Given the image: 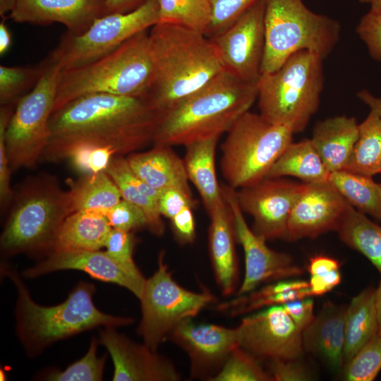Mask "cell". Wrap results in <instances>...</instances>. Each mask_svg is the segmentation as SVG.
<instances>
[{"instance_id": "6da1fadb", "label": "cell", "mask_w": 381, "mask_h": 381, "mask_svg": "<svg viewBox=\"0 0 381 381\" xmlns=\"http://www.w3.org/2000/svg\"><path fill=\"white\" fill-rule=\"evenodd\" d=\"M158 120V114L144 97L107 93L80 96L53 111L41 159H65L80 144L107 147L116 156L130 155L152 143Z\"/></svg>"}, {"instance_id": "7a4b0ae2", "label": "cell", "mask_w": 381, "mask_h": 381, "mask_svg": "<svg viewBox=\"0 0 381 381\" xmlns=\"http://www.w3.org/2000/svg\"><path fill=\"white\" fill-rule=\"evenodd\" d=\"M149 36L155 71L144 98L159 118L224 69L215 44L202 32L159 23Z\"/></svg>"}, {"instance_id": "3957f363", "label": "cell", "mask_w": 381, "mask_h": 381, "mask_svg": "<svg viewBox=\"0 0 381 381\" xmlns=\"http://www.w3.org/2000/svg\"><path fill=\"white\" fill-rule=\"evenodd\" d=\"M258 97V83L223 70L202 87L162 114L154 145L176 146L220 137L249 111Z\"/></svg>"}, {"instance_id": "277c9868", "label": "cell", "mask_w": 381, "mask_h": 381, "mask_svg": "<svg viewBox=\"0 0 381 381\" xmlns=\"http://www.w3.org/2000/svg\"><path fill=\"white\" fill-rule=\"evenodd\" d=\"M1 272L16 287V331L30 357L37 356L52 344L85 331L99 327L126 326L134 321L130 317L99 310L93 302L95 286L90 282H78L64 301L44 306L33 301L16 270L2 265Z\"/></svg>"}, {"instance_id": "5b68a950", "label": "cell", "mask_w": 381, "mask_h": 381, "mask_svg": "<svg viewBox=\"0 0 381 381\" xmlns=\"http://www.w3.org/2000/svg\"><path fill=\"white\" fill-rule=\"evenodd\" d=\"M154 71L150 36L146 30L94 62L62 71L53 111L88 94L144 97L152 83Z\"/></svg>"}, {"instance_id": "8992f818", "label": "cell", "mask_w": 381, "mask_h": 381, "mask_svg": "<svg viewBox=\"0 0 381 381\" xmlns=\"http://www.w3.org/2000/svg\"><path fill=\"white\" fill-rule=\"evenodd\" d=\"M12 201L0 237L1 253L47 256L63 222L73 213L68 191L54 177L43 175L24 185Z\"/></svg>"}, {"instance_id": "52a82bcc", "label": "cell", "mask_w": 381, "mask_h": 381, "mask_svg": "<svg viewBox=\"0 0 381 381\" xmlns=\"http://www.w3.org/2000/svg\"><path fill=\"white\" fill-rule=\"evenodd\" d=\"M323 59L306 50L291 55L258 82L260 114L294 133L302 132L320 105L324 87Z\"/></svg>"}, {"instance_id": "ba28073f", "label": "cell", "mask_w": 381, "mask_h": 381, "mask_svg": "<svg viewBox=\"0 0 381 381\" xmlns=\"http://www.w3.org/2000/svg\"><path fill=\"white\" fill-rule=\"evenodd\" d=\"M265 34L261 75L276 71L300 51L326 59L339 41L341 25L311 11L303 0H265Z\"/></svg>"}, {"instance_id": "9c48e42d", "label": "cell", "mask_w": 381, "mask_h": 381, "mask_svg": "<svg viewBox=\"0 0 381 381\" xmlns=\"http://www.w3.org/2000/svg\"><path fill=\"white\" fill-rule=\"evenodd\" d=\"M226 133L221 145L220 169L226 184L235 190L265 178L292 143L294 134L287 127L271 123L250 111Z\"/></svg>"}, {"instance_id": "30bf717a", "label": "cell", "mask_w": 381, "mask_h": 381, "mask_svg": "<svg viewBox=\"0 0 381 381\" xmlns=\"http://www.w3.org/2000/svg\"><path fill=\"white\" fill-rule=\"evenodd\" d=\"M40 65L38 82L17 103L6 131V149L11 171L35 167L49 138V120L62 69L51 53Z\"/></svg>"}, {"instance_id": "8fae6325", "label": "cell", "mask_w": 381, "mask_h": 381, "mask_svg": "<svg viewBox=\"0 0 381 381\" xmlns=\"http://www.w3.org/2000/svg\"><path fill=\"white\" fill-rule=\"evenodd\" d=\"M164 253L159 254L157 269L146 279L141 303V320L138 334L153 350L168 339L181 321L193 318L207 305L216 301L208 290L195 292L179 285L165 263Z\"/></svg>"}, {"instance_id": "7c38bea8", "label": "cell", "mask_w": 381, "mask_h": 381, "mask_svg": "<svg viewBox=\"0 0 381 381\" xmlns=\"http://www.w3.org/2000/svg\"><path fill=\"white\" fill-rule=\"evenodd\" d=\"M159 23L157 0H147L125 13L105 14L83 34L66 31L51 54L62 71L94 62L114 52L136 34Z\"/></svg>"}, {"instance_id": "4fadbf2b", "label": "cell", "mask_w": 381, "mask_h": 381, "mask_svg": "<svg viewBox=\"0 0 381 381\" xmlns=\"http://www.w3.org/2000/svg\"><path fill=\"white\" fill-rule=\"evenodd\" d=\"M265 0H260L226 29L210 38L215 44L223 69L238 78L258 83L265 54Z\"/></svg>"}, {"instance_id": "5bb4252c", "label": "cell", "mask_w": 381, "mask_h": 381, "mask_svg": "<svg viewBox=\"0 0 381 381\" xmlns=\"http://www.w3.org/2000/svg\"><path fill=\"white\" fill-rule=\"evenodd\" d=\"M221 188L222 195L232 212L236 240L244 252V277L236 296L248 294L265 282L301 275L303 270L294 262L291 255L270 248L266 241L248 226L238 203L236 190L226 184Z\"/></svg>"}, {"instance_id": "9a60e30c", "label": "cell", "mask_w": 381, "mask_h": 381, "mask_svg": "<svg viewBox=\"0 0 381 381\" xmlns=\"http://www.w3.org/2000/svg\"><path fill=\"white\" fill-rule=\"evenodd\" d=\"M303 183L265 177L236 190L240 208L253 218V231L265 241L286 240L287 225Z\"/></svg>"}, {"instance_id": "2e32d148", "label": "cell", "mask_w": 381, "mask_h": 381, "mask_svg": "<svg viewBox=\"0 0 381 381\" xmlns=\"http://www.w3.org/2000/svg\"><path fill=\"white\" fill-rule=\"evenodd\" d=\"M238 346L261 358H298L303 350L302 331L282 305L244 317L236 327Z\"/></svg>"}, {"instance_id": "e0dca14e", "label": "cell", "mask_w": 381, "mask_h": 381, "mask_svg": "<svg viewBox=\"0 0 381 381\" xmlns=\"http://www.w3.org/2000/svg\"><path fill=\"white\" fill-rule=\"evenodd\" d=\"M168 339L187 353L191 377L210 381L219 373L231 351L238 346L236 327L198 323L193 318L179 322Z\"/></svg>"}, {"instance_id": "ac0fdd59", "label": "cell", "mask_w": 381, "mask_h": 381, "mask_svg": "<svg viewBox=\"0 0 381 381\" xmlns=\"http://www.w3.org/2000/svg\"><path fill=\"white\" fill-rule=\"evenodd\" d=\"M99 343L108 351L114 365V381H179L181 375L167 356L145 344L137 343L114 327L101 330Z\"/></svg>"}, {"instance_id": "d6986e66", "label": "cell", "mask_w": 381, "mask_h": 381, "mask_svg": "<svg viewBox=\"0 0 381 381\" xmlns=\"http://www.w3.org/2000/svg\"><path fill=\"white\" fill-rule=\"evenodd\" d=\"M349 204L329 181L303 183L289 218L286 240L336 231Z\"/></svg>"}, {"instance_id": "ffe728a7", "label": "cell", "mask_w": 381, "mask_h": 381, "mask_svg": "<svg viewBox=\"0 0 381 381\" xmlns=\"http://www.w3.org/2000/svg\"><path fill=\"white\" fill-rule=\"evenodd\" d=\"M75 270L86 272L92 278L113 283L130 291L140 299L146 279H138L118 264L106 251L64 250L52 252L46 258L23 272L31 279L52 272Z\"/></svg>"}, {"instance_id": "44dd1931", "label": "cell", "mask_w": 381, "mask_h": 381, "mask_svg": "<svg viewBox=\"0 0 381 381\" xmlns=\"http://www.w3.org/2000/svg\"><path fill=\"white\" fill-rule=\"evenodd\" d=\"M105 14L106 0H18L8 18L38 25L59 23L80 35Z\"/></svg>"}, {"instance_id": "7402d4cb", "label": "cell", "mask_w": 381, "mask_h": 381, "mask_svg": "<svg viewBox=\"0 0 381 381\" xmlns=\"http://www.w3.org/2000/svg\"><path fill=\"white\" fill-rule=\"evenodd\" d=\"M208 215V246L213 273L222 294L229 296L235 292L238 282L232 212L223 197Z\"/></svg>"}, {"instance_id": "603a6c76", "label": "cell", "mask_w": 381, "mask_h": 381, "mask_svg": "<svg viewBox=\"0 0 381 381\" xmlns=\"http://www.w3.org/2000/svg\"><path fill=\"white\" fill-rule=\"evenodd\" d=\"M347 306L326 302L312 323L302 331L303 350L320 358L331 370L344 365V323Z\"/></svg>"}, {"instance_id": "cb8c5ba5", "label": "cell", "mask_w": 381, "mask_h": 381, "mask_svg": "<svg viewBox=\"0 0 381 381\" xmlns=\"http://www.w3.org/2000/svg\"><path fill=\"white\" fill-rule=\"evenodd\" d=\"M126 159L133 173L157 191L174 188L192 194L183 160L172 147L154 145L150 150L133 152Z\"/></svg>"}, {"instance_id": "d4e9b609", "label": "cell", "mask_w": 381, "mask_h": 381, "mask_svg": "<svg viewBox=\"0 0 381 381\" xmlns=\"http://www.w3.org/2000/svg\"><path fill=\"white\" fill-rule=\"evenodd\" d=\"M356 119L345 115L316 123L310 139L329 172L344 170L358 138Z\"/></svg>"}, {"instance_id": "484cf974", "label": "cell", "mask_w": 381, "mask_h": 381, "mask_svg": "<svg viewBox=\"0 0 381 381\" xmlns=\"http://www.w3.org/2000/svg\"><path fill=\"white\" fill-rule=\"evenodd\" d=\"M219 137L185 145L183 158L188 181L196 188L207 214L223 200L215 167V152Z\"/></svg>"}, {"instance_id": "4316f807", "label": "cell", "mask_w": 381, "mask_h": 381, "mask_svg": "<svg viewBox=\"0 0 381 381\" xmlns=\"http://www.w3.org/2000/svg\"><path fill=\"white\" fill-rule=\"evenodd\" d=\"M111 229L101 212L86 210L73 212L61 226L51 253L100 250L104 247Z\"/></svg>"}, {"instance_id": "83f0119b", "label": "cell", "mask_w": 381, "mask_h": 381, "mask_svg": "<svg viewBox=\"0 0 381 381\" xmlns=\"http://www.w3.org/2000/svg\"><path fill=\"white\" fill-rule=\"evenodd\" d=\"M105 171L117 186L122 199L143 211L147 219V229L154 235L162 236L165 226L158 208L159 192L140 179L123 156L113 157Z\"/></svg>"}, {"instance_id": "f1b7e54d", "label": "cell", "mask_w": 381, "mask_h": 381, "mask_svg": "<svg viewBox=\"0 0 381 381\" xmlns=\"http://www.w3.org/2000/svg\"><path fill=\"white\" fill-rule=\"evenodd\" d=\"M375 289L367 288L346 307L344 323V365L377 334Z\"/></svg>"}, {"instance_id": "f546056e", "label": "cell", "mask_w": 381, "mask_h": 381, "mask_svg": "<svg viewBox=\"0 0 381 381\" xmlns=\"http://www.w3.org/2000/svg\"><path fill=\"white\" fill-rule=\"evenodd\" d=\"M311 296L308 282L282 279L220 303L217 309L226 315L237 316L264 307L282 305L290 301Z\"/></svg>"}, {"instance_id": "4dcf8cb0", "label": "cell", "mask_w": 381, "mask_h": 381, "mask_svg": "<svg viewBox=\"0 0 381 381\" xmlns=\"http://www.w3.org/2000/svg\"><path fill=\"white\" fill-rule=\"evenodd\" d=\"M330 172L310 139L291 143L270 168L266 177L294 176L303 183L328 181Z\"/></svg>"}, {"instance_id": "1f68e13d", "label": "cell", "mask_w": 381, "mask_h": 381, "mask_svg": "<svg viewBox=\"0 0 381 381\" xmlns=\"http://www.w3.org/2000/svg\"><path fill=\"white\" fill-rule=\"evenodd\" d=\"M335 231L346 245L369 260L381 274V225L349 204Z\"/></svg>"}, {"instance_id": "d6a6232c", "label": "cell", "mask_w": 381, "mask_h": 381, "mask_svg": "<svg viewBox=\"0 0 381 381\" xmlns=\"http://www.w3.org/2000/svg\"><path fill=\"white\" fill-rule=\"evenodd\" d=\"M68 194L73 212L90 210L104 214L122 199L106 171L83 175L71 185Z\"/></svg>"}, {"instance_id": "836d02e7", "label": "cell", "mask_w": 381, "mask_h": 381, "mask_svg": "<svg viewBox=\"0 0 381 381\" xmlns=\"http://www.w3.org/2000/svg\"><path fill=\"white\" fill-rule=\"evenodd\" d=\"M328 181L351 206L381 222V185L372 177L341 170L330 172Z\"/></svg>"}, {"instance_id": "e575fe53", "label": "cell", "mask_w": 381, "mask_h": 381, "mask_svg": "<svg viewBox=\"0 0 381 381\" xmlns=\"http://www.w3.org/2000/svg\"><path fill=\"white\" fill-rule=\"evenodd\" d=\"M344 170L370 177L381 173V118L373 111L358 125V138Z\"/></svg>"}, {"instance_id": "d590c367", "label": "cell", "mask_w": 381, "mask_h": 381, "mask_svg": "<svg viewBox=\"0 0 381 381\" xmlns=\"http://www.w3.org/2000/svg\"><path fill=\"white\" fill-rule=\"evenodd\" d=\"M159 23L184 26L205 35L211 20L209 0H157Z\"/></svg>"}, {"instance_id": "8d00e7d4", "label": "cell", "mask_w": 381, "mask_h": 381, "mask_svg": "<svg viewBox=\"0 0 381 381\" xmlns=\"http://www.w3.org/2000/svg\"><path fill=\"white\" fill-rule=\"evenodd\" d=\"M99 339L92 338L87 353L64 370L51 369L40 376L41 380L51 381H100L102 380L107 354L97 355Z\"/></svg>"}, {"instance_id": "74e56055", "label": "cell", "mask_w": 381, "mask_h": 381, "mask_svg": "<svg viewBox=\"0 0 381 381\" xmlns=\"http://www.w3.org/2000/svg\"><path fill=\"white\" fill-rule=\"evenodd\" d=\"M42 73L37 66H0V104H17L37 84Z\"/></svg>"}, {"instance_id": "f35d334b", "label": "cell", "mask_w": 381, "mask_h": 381, "mask_svg": "<svg viewBox=\"0 0 381 381\" xmlns=\"http://www.w3.org/2000/svg\"><path fill=\"white\" fill-rule=\"evenodd\" d=\"M212 381H273V378L256 357L237 346Z\"/></svg>"}, {"instance_id": "ab89813d", "label": "cell", "mask_w": 381, "mask_h": 381, "mask_svg": "<svg viewBox=\"0 0 381 381\" xmlns=\"http://www.w3.org/2000/svg\"><path fill=\"white\" fill-rule=\"evenodd\" d=\"M381 370V337L369 340L341 369L348 381H372Z\"/></svg>"}, {"instance_id": "60d3db41", "label": "cell", "mask_w": 381, "mask_h": 381, "mask_svg": "<svg viewBox=\"0 0 381 381\" xmlns=\"http://www.w3.org/2000/svg\"><path fill=\"white\" fill-rule=\"evenodd\" d=\"M116 156L109 147L93 144H80L66 155L72 167L83 175L105 171L113 157Z\"/></svg>"}, {"instance_id": "b9f144b4", "label": "cell", "mask_w": 381, "mask_h": 381, "mask_svg": "<svg viewBox=\"0 0 381 381\" xmlns=\"http://www.w3.org/2000/svg\"><path fill=\"white\" fill-rule=\"evenodd\" d=\"M211 20L205 35L212 38L221 33L260 0H209Z\"/></svg>"}, {"instance_id": "7bdbcfd3", "label": "cell", "mask_w": 381, "mask_h": 381, "mask_svg": "<svg viewBox=\"0 0 381 381\" xmlns=\"http://www.w3.org/2000/svg\"><path fill=\"white\" fill-rule=\"evenodd\" d=\"M136 243L132 231L111 229L105 243L106 253L127 272L138 279H145L133 259Z\"/></svg>"}, {"instance_id": "ee69618b", "label": "cell", "mask_w": 381, "mask_h": 381, "mask_svg": "<svg viewBox=\"0 0 381 381\" xmlns=\"http://www.w3.org/2000/svg\"><path fill=\"white\" fill-rule=\"evenodd\" d=\"M16 104L1 105L0 109V202L5 208L13 199L11 188V169L6 154V131Z\"/></svg>"}, {"instance_id": "f6af8a7d", "label": "cell", "mask_w": 381, "mask_h": 381, "mask_svg": "<svg viewBox=\"0 0 381 381\" xmlns=\"http://www.w3.org/2000/svg\"><path fill=\"white\" fill-rule=\"evenodd\" d=\"M104 215L113 229L133 232L147 228V219L143 211L123 199L108 210Z\"/></svg>"}, {"instance_id": "bcb514c9", "label": "cell", "mask_w": 381, "mask_h": 381, "mask_svg": "<svg viewBox=\"0 0 381 381\" xmlns=\"http://www.w3.org/2000/svg\"><path fill=\"white\" fill-rule=\"evenodd\" d=\"M356 32L365 44L370 57L381 62V11L369 10L361 18Z\"/></svg>"}, {"instance_id": "7dc6e473", "label": "cell", "mask_w": 381, "mask_h": 381, "mask_svg": "<svg viewBox=\"0 0 381 381\" xmlns=\"http://www.w3.org/2000/svg\"><path fill=\"white\" fill-rule=\"evenodd\" d=\"M196 202L190 194L179 188H167L159 192L158 208L162 217L169 220L186 206L193 208Z\"/></svg>"}, {"instance_id": "c3c4849f", "label": "cell", "mask_w": 381, "mask_h": 381, "mask_svg": "<svg viewBox=\"0 0 381 381\" xmlns=\"http://www.w3.org/2000/svg\"><path fill=\"white\" fill-rule=\"evenodd\" d=\"M268 369L274 381H303L310 379L308 370L298 358L270 359Z\"/></svg>"}, {"instance_id": "681fc988", "label": "cell", "mask_w": 381, "mask_h": 381, "mask_svg": "<svg viewBox=\"0 0 381 381\" xmlns=\"http://www.w3.org/2000/svg\"><path fill=\"white\" fill-rule=\"evenodd\" d=\"M193 208L186 206L170 219L174 237L179 244H189L195 239L196 229Z\"/></svg>"}, {"instance_id": "f907efd6", "label": "cell", "mask_w": 381, "mask_h": 381, "mask_svg": "<svg viewBox=\"0 0 381 381\" xmlns=\"http://www.w3.org/2000/svg\"><path fill=\"white\" fill-rule=\"evenodd\" d=\"M282 306L301 331L315 319L314 301L310 296L290 301Z\"/></svg>"}, {"instance_id": "816d5d0a", "label": "cell", "mask_w": 381, "mask_h": 381, "mask_svg": "<svg viewBox=\"0 0 381 381\" xmlns=\"http://www.w3.org/2000/svg\"><path fill=\"white\" fill-rule=\"evenodd\" d=\"M341 280L339 268L322 269L310 274L308 282L312 296H322L330 291Z\"/></svg>"}, {"instance_id": "f5cc1de1", "label": "cell", "mask_w": 381, "mask_h": 381, "mask_svg": "<svg viewBox=\"0 0 381 381\" xmlns=\"http://www.w3.org/2000/svg\"><path fill=\"white\" fill-rule=\"evenodd\" d=\"M147 0H106V14L132 11Z\"/></svg>"}, {"instance_id": "db71d44e", "label": "cell", "mask_w": 381, "mask_h": 381, "mask_svg": "<svg viewBox=\"0 0 381 381\" xmlns=\"http://www.w3.org/2000/svg\"><path fill=\"white\" fill-rule=\"evenodd\" d=\"M356 97L365 105L370 111L376 113L381 118V97L373 95L368 90H361L356 93Z\"/></svg>"}, {"instance_id": "11a10c76", "label": "cell", "mask_w": 381, "mask_h": 381, "mask_svg": "<svg viewBox=\"0 0 381 381\" xmlns=\"http://www.w3.org/2000/svg\"><path fill=\"white\" fill-rule=\"evenodd\" d=\"M11 33L2 19L0 23V54H5L9 49L12 42Z\"/></svg>"}, {"instance_id": "9f6ffc18", "label": "cell", "mask_w": 381, "mask_h": 381, "mask_svg": "<svg viewBox=\"0 0 381 381\" xmlns=\"http://www.w3.org/2000/svg\"><path fill=\"white\" fill-rule=\"evenodd\" d=\"M18 0H0V16L2 19L8 18L7 14L13 11Z\"/></svg>"}, {"instance_id": "6f0895ef", "label": "cell", "mask_w": 381, "mask_h": 381, "mask_svg": "<svg viewBox=\"0 0 381 381\" xmlns=\"http://www.w3.org/2000/svg\"><path fill=\"white\" fill-rule=\"evenodd\" d=\"M375 306L377 320V334L381 337V281L375 289Z\"/></svg>"}, {"instance_id": "680465c9", "label": "cell", "mask_w": 381, "mask_h": 381, "mask_svg": "<svg viewBox=\"0 0 381 381\" xmlns=\"http://www.w3.org/2000/svg\"><path fill=\"white\" fill-rule=\"evenodd\" d=\"M361 4H365L370 6V10L373 11H381V0H357Z\"/></svg>"}, {"instance_id": "91938a15", "label": "cell", "mask_w": 381, "mask_h": 381, "mask_svg": "<svg viewBox=\"0 0 381 381\" xmlns=\"http://www.w3.org/2000/svg\"><path fill=\"white\" fill-rule=\"evenodd\" d=\"M6 380V375L4 370H0V380L4 381Z\"/></svg>"}]
</instances>
